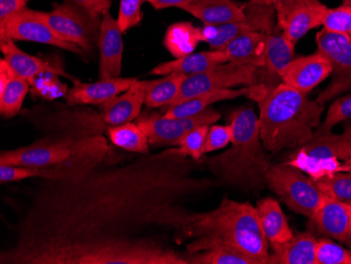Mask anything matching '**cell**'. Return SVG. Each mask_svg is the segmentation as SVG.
Listing matches in <instances>:
<instances>
[{"label":"cell","instance_id":"1f68e13d","mask_svg":"<svg viewBox=\"0 0 351 264\" xmlns=\"http://www.w3.org/2000/svg\"><path fill=\"white\" fill-rule=\"evenodd\" d=\"M29 84L27 80L14 74L5 86L0 88V113L3 117H15L21 111Z\"/></svg>","mask_w":351,"mask_h":264},{"label":"cell","instance_id":"836d02e7","mask_svg":"<svg viewBox=\"0 0 351 264\" xmlns=\"http://www.w3.org/2000/svg\"><path fill=\"white\" fill-rule=\"evenodd\" d=\"M313 181L325 196L340 201H351L350 172L335 173Z\"/></svg>","mask_w":351,"mask_h":264},{"label":"cell","instance_id":"ba28073f","mask_svg":"<svg viewBox=\"0 0 351 264\" xmlns=\"http://www.w3.org/2000/svg\"><path fill=\"white\" fill-rule=\"evenodd\" d=\"M351 156V147L344 134L315 131L313 138L298 147L287 165L306 173L313 180L341 172V165Z\"/></svg>","mask_w":351,"mask_h":264},{"label":"cell","instance_id":"7402d4cb","mask_svg":"<svg viewBox=\"0 0 351 264\" xmlns=\"http://www.w3.org/2000/svg\"><path fill=\"white\" fill-rule=\"evenodd\" d=\"M0 50L3 53L5 62L9 64L15 75L33 84L35 78L41 74L63 75L69 77L64 71L58 67L53 66L47 61L27 54L17 47L12 39L0 40Z\"/></svg>","mask_w":351,"mask_h":264},{"label":"cell","instance_id":"4dcf8cb0","mask_svg":"<svg viewBox=\"0 0 351 264\" xmlns=\"http://www.w3.org/2000/svg\"><path fill=\"white\" fill-rule=\"evenodd\" d=\"M106 135L116 147L131 153L147 155L149 154V141L147 134L136 122H128L108 127Z\"/></svg>","mask_w":351,"mask_h":264},{"label":"cell","instance_id":"7bdbcfd3","mask_svg":"<svg viewBox=\"0 0 351 264\" xmlns=\"http://www.w3.org/2000/svg\"><path fill=\"white\" fill-rule=\"evenodd\" d=\"M79 7L86 10L96 19H102L106 12L110 11L112 0H71Z\"/></svg>","mask_w":351,"mask_h":264},{"label":"cell","instance_id":"681fc988","mask_svg":"<svg viewBox=\"0 0 351 264\" xmlns=\"http://www.w3.org/2000/svg\"><path fill=\"white\" fill-rule=\"evenodd\" d=\"M343 5H351V0H343Z\"/></svg>","mask_w":351,"mask_h":264},{"label":"cell","instance_id":"f907efd6","mask_svg":"<svg viewBox=\"0 0 351 264\" xmlns=\"http://www.w3.org/2000/svg\"><path fill=\"white\" fill-rule=\"evenodd\" d=\"M344 202H346V204H348V206L351 210V201H344Z\"/></svg>","mask_w":351,"mask_h":264},{"label":"cell","instance_id":"b9f144b4","mask_svg":"<svg viewBox=\"0 0 351 264\" xmlns=\"http://www.w3.org/2000/svg\"><path fill=\"white\" fill-rule=\"evenodd\" d=\"M302 0H268V3L273 5L277 17V27L282 29L289 15L300 5Z\"/></svg>","mask_w":351,"mask_h":264},{"label":"cell","instance_id":"7a4b0ae2","mask_svg":"<svg viewBox=\"0 0 351 264\" xmlns=\"http://www.w3.org/2000/svg\"><path fill=\"white\" fill-rule=\"evenodd\" d=\"M0 264H189L159 241L60 242L5 250Z\"/></svg>","mask_w":351,"mask_h":264},{"label":"cell","instance_id":"277c9868","mask_svg":"<svg viewBox=\"0 0 351 264\" xmlns=\"http://www.w3.org/2000/svg\"><path fill=\"white\" fill-rule=\"evenodd\" d=\"M257 101L260 137L269 153L298 149L308 143L325 111L324 104L284 82L266 90Z\"/></svg>","mask_w":351,"mask_h":264},{"label":"cell","instance_id":"2e32d148","mask_svg":"<svg viewBox=\"0 0 351 264\" xmlns=\"http://www.w3.org/2000/svg\"><path fill=\"white\" fill-rule=\"evenodd\" d=\"M309 220L315 232L345 244L351 251V210L346 202L326 196Z\"/></svg>","mask_w":351,"mask_h":264},{"label":"cell","instance_id":"ab89813d","mask_svg":"<svg viewBox=\"0 0 351 264\" xmlns=\"http://www.w3.org/2000/svg\"><path fill=\"white\" fill-rule=\"evenodd\" d=\"M43 171L21 165H0V182H16L29 178H43Z\"/></svg>","mask_w":351,"mask_h":264},{"label":"cell","instance_id":"5b68a950","mask_svg":"<svg viewBox=\"0 0 351 264\" xmlns=\"http://www.w3.org/2000/svg\"><path fill=\"white\" fill-rule=\"evenodd\" d=\"M232 147L224 153L205 159L207 169L220 184L245 192H259L267 187L269 157L260 137L259 117L252 108L230 114Z\"/></svg>","mask_w":351,"mask_h":264},{"label":"cell","instance_id":"c3c4849f","mask_svg":"<svg viewBox=\"0 0 351 264\" xmlns=\"http://www.w3.org/2000/svg\"><path fill=\"white\" fill-rule=\"evenodd\" d=\"M250 3H254V5H269L268 0H250Z\"/></svg>","mask_w":351,"mask_h":264},{"label":"cell","instance_id":"f1b7e54d","mask_svg":"<svg viewBox=\"0 0 351 264\" xmlns=\"http://www.w3.org/2000/svg\"><path fill=\"white\" fill-rule=\"evenodd\" d=\"M206 40L204 29L191 23H177L167 29L165 47L175 58H181L195 53L197 45Z\"/></svg>","mask_w":351,"mask_h":264},{"label":"cell","instance_id":"e0dca14e","mask_svg":"<svg viewBox=\"0 0 351 264\" xmlns=\"http://www.w3.org/2000/svg\"><path fill=\"white\" fill-rule=\"evenodd\" d=\"M117 19L112 16L110 11L102 15L100 27L99 43V80L118 78L121 75L123 39Z\"/></svg>","mask_w":351,"mask_h":264},{"label":"cell","instance_id":"e575fe53","mask_svg":"<svg viewBox=\"0 0 351 264\" xmlns=\"http://www.w3.org/2000/svg\"><path fill=\"white\" fill-rule=\"evenodd\" d=\"M210 124H204L200 127L189 131L186 135L183 137L182 141L179 143L176 149L184 156L189 157L193 160L201 161L203 155L206 154L205 152V145H206L207 135L210 132Z\"/></svg>","mask_w":351,"mask_h":264},{"label":"cell","instance_id":"7dc6e473","mask_svg":"<svg viewBox=\"0 0 351 264\" xmlns=\"http://www.w3.org/2000/svg\"><path fill=\"white\" fill-rule=\"evenodd\" d=\"M341 172H350L351 173V156L341 165Z\"/></svg>","mask_w":351,"mask_h":264},{"label":"cell","instance_id":"f6af8a7d","mask_svg":"<svg viewBox=\"0 0 351 264\" xmlns=\"http://www.w3.org/2000/svg\"><path fill=\"white\" fill-rule=\"evenodd\" d=\"M156 10H163L167 8L176 7L180 9L187 3L197 1V0H147Z\"/></svg>","mask_w":351,"mask_h":264},{"label":"cell","instance_id":"60d3db41","mask_svg":"<svg viewBox=\"0 0 351 264\" xmlns=\"http://www.w3.org/2000/svg\"><path fill=\"white\" fill-rule=\"evenodd\" d=\"M232 129L230 124L228 125L212 124L208 135H207L205 152L206 154L213 153L218 149H224L230 143H232Z\"/></svg>","mask_w":351,"mask_h":264},{"label":"cell","instance_id":"8fae6325","mask_svg":"<svg viewBox=\"0 0 351 264\" xmlns=\"http://www.w3.org/2000/svg\"><path fill=\"white\" fill-rule=\"evenodd\" d=\"M221 114L208 108L198 115L187 118H169L158 113L140 114L136 123L149 138L152 147H178L183 137L195 128L216 123Z\"/></svg>","mask_w":351,"mask_h":264},{"label":"cell","instance_id":"44dd1931","mask_svg":"<svg viewBox=\"0 0 351 264\" xmlns=\"http://www.w3.org/2000/svg\"><path fill=\"white\" fill-rule=\"evenodd\" d=\"M295 56V45H291L283 34L274 31L268 35L267 50L264 66L258 71V82L262 80L265 90L275 88L282 84L280 73L291 62ZM258 84V82H257Z\"/></svg>","mask_w":351,"mask_h":264},{"label":"cell","instance_id":"cb8c5ba5","mask_svg":"<svg viewBox=\"0 0 351 264\" xmlns=\"http://www.w3.org/2000/svg\"><path fill=\"white\" fill-rule=\"evenodd\" d=\"M268 35L261 32L240 35L228 41L220 50L226 53L230 62L261 69L265 62Z\"/></svg>","mask_w":351,"mask_h":264},{"label":"cell","instance_id":"3957f363","mask_svg":"<svg viewBox=\"0 0 351 264\" xmlns=\"http://www.w3.org/2000/svg\"><path fill=\"white\" fill-rule=\"evenodd\" d=\"M187 253L228 248L267 264L269 242L260 226L257 210L248 202H238L223 197L214 210L191 213Z\"/></svg>","mask_w":351,"mask_h":264},{"label":"cell","instance_id":"30bf717a","mask_svg":"<svg viewBox=\"0 0 351 264\" xmlns=\"http://www.w3.org/2000/svg\"><path fill=\"white\" fill-rule=\"evenodd\" d=\"M258 71L259 69L252 66L234 64L228 61L205 72L186 76L181 86L178 98L171 106L200 95L203 93L232 88L239 86H256L258 82Z\"/></svg>","mask_w":351,"mask_h":264},{"label":"cell","instance_id":"8d00e7d4","mask_svg":"<svg viewBox=\"0 0 351 264\" xmlns=\"http://www.w3.org/2000/svg\"><path fill=\"white\" fill-rule=\"evenodd\" d=\"M328 32L351 36V5H341L327 10L322 23Z\"/></svg>","mask_w":351,"mask_h":264},{"label":"cell","instance_id":"bcb514c9","mask_svg":"<svg viewBox=\"0 0 351 264\" xmlns=\"http://www.w3.org/2000/svg\"><path fill=\"white\" fill-rule=\"evenodd\" d=\"M343 134H344L345 138H346L347 143H349V145H350V147H351V123H350V122H348V123H346V125H345L344 132H343Z\"/></svg>","mask_w":351,"mask_h":264},{"label":"cell","instance_id":"74e56055","mask_svg":"<svg viewBox=\"0 0 351 264\" xmlns=\"http://www.w3.org/2000/svg\"><path fill=\"white\" fill-rule=\"evenodd\" d=\"M351 120V93L337 99L329 106L326 118L315 131L321 133L331 132L332 128L341 122Z\"/></svg>","mask_w":351,"mask_h":264},{"label":"cell","instance_id":"83f0119b","mask_svg":"<svg viewBox=\"0 0 351 264\" xmlns=\"http://www.w3.org/2000/svg\"><path fill=\"white\" fill-rule=\"evenodd\" d=\"M256 210L260 226L269 244L283 243L293 237L285 214L276 199L270 197L262 199L258 202Z\"/></svg>","mask_w":351,"mask_h":264},{"label":"cell","instance_id":"d590c367","mask_svg":"<svg viewBox=\"0 0 351 264\" xmlns=\"http://www.w3.org/2000/svg\"><path fill=\"white\" fill-rule=\"evenodd\" d=\"M315 264H351V251L329 238L317 239Z\"/></svg>","mask_w":351,"mask_h":264},{"label":"cell","instance_id":"5bb4252c","mask_svg":"<svg viewBox=\"0 0 351 264\" xmlns=\"http://www.w3.org/2000/svg\"><path fill=\"white\" fill-rule=\"evenodd\" d=\"M245 13L243 21L203 29L206 35V43L213 50H220L228 41L240 35L252 32L271 34L275 31L277 17L273 5L247 3Z\"/></svg>","mask_w":351,"mask_h":264},{"label":"cell","instance_id":"f546056e","mask_svg":"<svg viewBox=\"0 0 351 264\" xmlns=\"http://www.w3.org/2000/svg\"><path fill=\"white\" fill-rule=\"evenodd\" d=\"M185 78L186 75L171 73L158 80H145V106L151 108L171 106L178 98Z\"/></svg>","mask_w":351,"mask_h":264},{"label":"cell","instance_id":"6da1fadb","mask_svg":"<svg viewBox=\"0 0 351 264\" xmlns=\"http://www.w3.org/2000/svg\"><path fill=\"white\" fill-rule=\"evenodd\" d=\"M169 149L72 180L41 179L7 250L60 242L159 241L156 230L189 236L187 199L210 190L195 163Z\"/></svg>","mask_w":351,"mask_h":264},{"label":"cell","instance_id":"4fadbf2b","mask_svg":"<svg viewBox=\"0 0 351 264\" xmlns=\"http://www.w3.org/2000/svg\"><path fill=\"white\" fill-rule=\"evenodd\" d=\"M5 39L54 45L56 48L86 58V54L76 45L59 38L56 33L38 16V12L35 10L25 9L11 19L0 21V40Z\"/></svg>","mask_w":351,"mask_h":264},{"label":"cell","instance_id":"7c38bea8","mask_svg":"<svg viewBox=\"0 0 351 264\" xmlns=\"http://www.w3.org/2000/svg\"><path fill=\"white\" fill-rule=\"evenodd\" d=\"M317 51L325 55L332 67V80L317 96V101L324 104L341 94L351 91V36L328 32L317 33Z\"/></svg>","mask_w":351,"mask_h":264},{"label":"cell","instance_id":"d6a6232c","mask_svg":"<svg viewBox=\"0 0 351 264\" xmlns=\"http://www.w3.org/2000/svg\"><path fill=\"white\" fill-rule=\"evenodd\" d=\"M189 264H260L254 258L232 248H217L197 253H187Z\"/></svg>","mask_w":351,"mask_h":264},{"label":"cell","instance_id":"484cf974","mask_svg":"<svg viewBox=\"0 0 351 264\" xmlns=\"http://www.w3.org/2000/svg\"><path fill=\"white\" fill-rule=\"evenodd\" d=\"M317 239L311 232H300L283 243H270L267 264H315Z\"/></svg>","mask_w":351,"mask_h":264},{"label":"cell","instance_id":"ee69618b","mask_svg":"<svg viewBox=\"0 0 351 264\" xmlns=\"http://www.w3.org/2000/svg\"><path fill=\"white\" fill-rule=\"evenodd\" d=\"M29 0H0V21L11 19L27 9Z\"/></svg>","mask_w":351,"mask_h":264},{"label":"cell","instance_id":"9a60e30c","mask_svg":"<svg viewBox=\"0 0 351 264\" xmlns=\"http://www.w3.org/2000/svg\"><path fill=\"white\" fill-rule=\"evenodd\" d=\"M332 73L330 61L320 51L293 58L280 73L282 82L308 94Z\"/></svg>","mask_w":351,"mask_h":264},{"label":"cell","instance_id":"4316f807","mask_svg":"<svg viewBox=\"0 0 351 264\" xmlns=\"http://www.w3.org/2000/svg\"><path fill=\"white\" fill-rule=\"evenodd\" d=\"M226 62H228V56L221 50L191 53L181 58H176L175 60L158 64L151 71V75L165 76L171 73H181L186 76H191V75L205 72Z\"/></svg>","mask_w":351,"mask_h":264},{"label":"cell","instance_id":"52a82bcc","mask_svg":"<svg viewBox=\"0 0 351 264\" xmlns=\"http://www.w3.org/2000/svg\"><path fill=\"white\" fill-rule=\"evenodd\" d=\"M267 188L280 196L291 211L311 219L326 196L301 169L287 163H271L266 175Z\"/></svg>","mask_w":351,"mask_h":264},{"label":"cell","instance_id":"ffe728a7","mask_svg":"<svg viewBox=\"0 0 351 264\" xmlns=\"http://www.w3.org/2000/svg\"><path fill=\"white\" fill-rule=\"evenodd\" d=\"M245 5L234 0H197L180 9L202 21L206 27H218L245 19Z\"/></svg>","mask_w":351,"mask_h":264},{"label":"cell","instance_id":"ac0fdd59","mask_svg":"<svg viewBox=\"0 0 351 264\" xmlns=\"http://www.w3.org/2000/svg\"><path fill=\"white\" fill-rule=\"evenodd\" d=\"M145 100V82L136 80L129 90L100 104V118L108 127L133 122L141 114Z\"/></svg>","mask_w":351,"mask_h":264},{"label":"cell","instance_id":"603a6c76","mask_svg":"<svg viewBox=\"0 0 351 264\" xmlns=\"http://www.w3.org/2000/svg\"><path fill=\"white\" fill-rule=\"evenodd\" d=\"M327 10L321 0H302L282 27V34L295 45L309 31L322 25Z\"/></svg>","mask_w":351,"mask_h":264},{"label":"cell","instance_id":"f35d334b","mask_svg":"<svg viewBox=\"0 0 351 264\" xmlns=\"http://www.w3.org/2000/svg\"><path fill=\"white\" fill-rule=\"evenodd\" d=\"M147 0H120L117 21L122 32L139 25L142 21L141 7Z\"/></svg>","mask_w":351,"mask_h":264},{"label":"cell","instance_id":"9c48e42d","mask_svg":"<svg viewBox=\"0 0 351 264\" xmlns=\"http://www.w3.org/2000/svg\"><path fill=\"white\" fill-rule=\"evenodd\" d=\"M38 12V16L62 40L74 43L86 55L94 53L99 43L101 19H96L71 0L54 3L51 12Z\"/></svg>","mask_w":351,"mask_h":264},{"label":"cell","instance_id":"d4e9b609","mask_svg":"<svg viewBox=\"0 0 351 264\" xmlns=\"http://www.w3.org/2000/svg\"><path fill=\"white\" fill-rule=\"evenodd\" d=\"M254 91V86H244L241 88H224V90L203 93L200 95L183 100L179 104L167 106L163 115L169 118L191 117V116L202 113L203 111L207 110L216 102L236 99V98L242 97V96L252 97Z\"/></svg>","mask_w":351,"mask_h":264},{"label":"cell","instance_id":"d6986e66","mask_svg":"<svg viewBox=\"0 0 351 264\" xmlns=\"http://www.w3.org/2000/svg\"><path fill=\"white\" fill-rule=\"evenodd\" d=\"M136 80L135 77L106 78L88 84L75 80L74 86L66 94V104L71 106L78 104L100 106L129 90Z\"/></svg>","mask_w":351,"mask_h":264},{"label":"cell","instance_id":"8992f818","mask_svg":"<svg viewBox=\"0 0 351 264\" xmlns=\"http://www.w3.org/2000/svg\"><path fill=\"white\" fill-rule=\"evenodd\" d=\"M108 152V141L101 135L45 139L27 147L1 152L0 165L36 167L43 171L41 179L72 180L100 165Z\"/></svg>","mask_w":351,"mask_h":264}]
</instances>
